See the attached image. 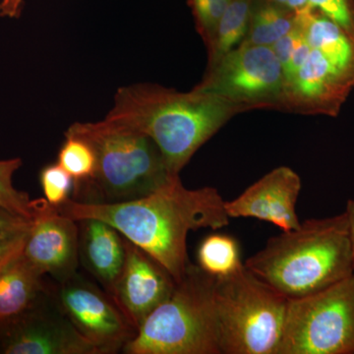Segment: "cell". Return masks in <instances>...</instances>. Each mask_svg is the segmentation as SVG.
Masks as SVG:
<instances>
[{
  "mask_svg": "<svg viewBox=\"0 0 354 354\" xmlns=\"http://www.w3.org/2000/svg\"><path fill=\"white\" fill-rule=\"evenodd\" d=\"M301 178L288 167H279L230 201L225 211L232 218H252L276 225L281 232L300 225L297 203L301 191Z\"/></svg>",
  "mask_w": 354,
  "mask_h": 354,
  "instance_id": "cell-14",
  "label": "cell"
},
{
  "mask_svg": "<svg viewBox=\"0 0 354 354\" xmlns=\"http://www.w3.org/2000/svg\"><path fill=\"white\" fill-rule=\"evenodd\" d=\"M265 1L285 7V8L290 9V10L297 14L304 12L307 9L311 8L308 0H265Z\"/></svg>",
  "mask_w": 354,
  "mask_h": 354,
  "instance_id": "cell-29",
  "label": "cell"
},
{
  "mask_svg": "<svg viewBox=\"0 0 354 354\" xmlns=\"http://www.w3.org/2000/svg\"><path fill=\"white\" fill-rule=\"evenodd\" d=\"M244 266L288 298L325 290L353 274L346 213L310 218L271 237Z\"/></svg>",
  "mask_w": 354,
  "mask_h": 354,
  "instance_id": "cell-3",
  "label": "cell"
},
{
  "mask_svg": "<svg viewBox=\"0 0 354 354\" xmlns=\"http://www.w3.org/2000/svg\"><path fill=\"white\" fill-rule=\"evenodd\" d=\"M301 36L302 32L300 30L299 26L297 25H297H295V27L288 34H286L285 37H283L278 41L272 44L271 48L274 51V55H276V57H278L283 71H285L288 64H290L293 51H295V46H297L298 41H299Z\"/></svg>",
  "mask_w": 354,
  "mask_h": 354,
  "instance_id": "cell-26",
  "label": "cell"
},
{
  "mask_svg": "<svg viewBox=\"0 0 354 354\" xmlns=\"http://www.w3.org/2000/svg\"><path fill=\"white\" fill-rule=\"evenodd\" d=\"M57 164L73 177L74 185L90 181L95 176L97 160L86 140L65 133V141L57 155Z\"/></svg>",
  "mask_w": 354,
  "mask_h": 354,
  "instance_id": "cell-22",
  "label": "cell"
},
{
  "mask_svg": "<svg viewBox=\"0 0 354 354\" xmlns=\"http://www.w3.org/2000/svg\"><path fill=\"white\" fill-rule=\"evenodd\" d=\"M32 221L0 207V266L24 247Z\"/></svg>",
  "mask_w": 354,
  "mask_h": 354,
  "instance_id": "cell-23",
  "label": "cell"
},
{
  "mask_svg": "<svg viewBox=\"0 0 354 354\" xmlns=\"http://www.w3.org/2000/svg\"><path fill=\"white\" fill-rule=\"evenodd\" d=\"M354 88V77L312 50L304 64L286 81L281 111L335 116Z\"/></svg>",
  "mask_w": 354,
  "mask_h": 354,
  "instance_id": "cell-11",
  "label": "cell"
},
{
  "mask_svg": "<svg viewBox=\"0 0 354 354\" xmlns=\"http://www.w3.org/2000/svg\"><path fill=\"white\" fill-rule=\"evenodd\" d=\"M44 276L26 258L23 248L0 266V323L21 315L36 304L48 290Z\"/></svg>",
  "mask_w": 354,
  "mask_h": 354,
  "instance_id": "cell-16",
  "label": "cell"
},
{
  "mask_svg": "<svg viewBox=\"0 0 354 354\" xmlns=\"http://www.w3.org/2000/svg\"><path fill=\"white\" fill-rule=\"evenodd\" d=\"M44 199L55 208L71 199L74 179L59 164L46 165L39 174Z\"/></svg>",
  "mask_w": 354,
  "mask_h": 354,
  "instance_id": "cell-24",
  "label": "cell"
},
{
  "mask_svg": "<svg viewBox=\"0 0 354 354\" xmlns=\"http://www.w3.org/2000/svg\"><path fill=\"white\" fill-rule=\"evenodd\" d=\"M346 218L348 221L349 237H351V255H353V274H354V199L348 200L346 203Z\"/></svg>",
  "mask_w": 354,
  "mask_h": 354,
  "instance_id": "cell-30",
  "label": "cell"
},
{
  "mask_svg": "<svg viewBox=\"0 0 354 354\" xmlns=\"http://www.w3.org/2000/svg\"><path fill=\"white\" fill-rule=\"evenodd\" d=\"M277 354H354V274L288 299Z\"/></svg>",
  "mask_w": 354,
  "mask_h": 354,
  "instance_id": "cell-7",
  "label": "cell"
},
{
  "mask_svg": "<svg viewBox=\"0 0 354 354\" xmlns=\"http://www.w3.org/2000/svg\"><path fill=\"white\" fill-rule=\"evenodd\" d=\"M308 3L354 38V0H308Z\"/></svg>",
  "mask_w": 354,
  "mask_h": 354,
  "instance_id": "cell-25",
  "label": "cell"
},
{
  "mask_svg": "<svg viewBox=\"0 0 354 354\" xmlns=\"http://www.w3.org/2000/svg\"><path fill=\"white\" fill-rule=\"evenodd\" d=\"M312 48H310L309 44L307 43L306 39L304 38V32H302V36L300 37L299 41H298L297 46H295V50L293 51L290 64H288V67H286L285 71H283L286 82L290 80L291 77L297 73V70L304 64Z\"/></svg>",
  "mask_w": 354,
  "mask_h": 354,
  "instance_id": "cell-27",
  "label": "cell"
},
{
  "mask_svg": "<svg viewBox=\"0 0 354 354\" xmlns=\"http://www.w3.org/2000/svg\"><path fill=\"white\" fill-rule=\"evenodd\" d=\"M297 17L310 48L320 51L330 64L354 77L353 37L316 9H307Z\"/></svg>",
  "mask_w": 354,
  "mask_h": 354,
  "instance_id": "cell-17",
  "label": "cell"
},
{
  "mask_svg": "<svg viewBox=\"0 0 354 354\" xmlns=\"http://www.w3.org/2000/svg\"><path fill=\"white\" fill-rule=\"evenodd\" d=\"M78 221L97 218L157 260L178 283L185 274L190 232L218 230L230 225L225 201L213 187L188 189L180 177L169 180L147 196L127 202H80L70 199L57 208Z\"/></svg>",
  "mask_w": 354,
  "mask_h": 354,
  "instance_id": "cell-1",
  "label": "cell"
},
{
  "mask_svg": "<svg viewBox=\"0 0 354 354\" xmlns=\"http://www.w3.org/2000/svg\"><path fill=\"white\" fill-rule=\"evenodd\" d=\"M65 315L101 354L122 351L137 329L109 293L75 272L53 291Z\"/></svg>",
  "mask_w": 354,
  "mask_h": 354,
  "instance_id": "cell-9",
  "label": "cell"
},
{
  "mask_svg": "<svg viewBox=\"0 0 354 354\" xmlns=\"http://www.w3.org/2000/svg\"><path fill=\"white\" fill-rule=\"evenodd\" d=\"M23 10V0H1L0 17L18 18Z\"/></svg>",
  "mask_w": 354,
  "mask_h": 354,
  "instance_id": "cell-28",
  "label": "cell"
},
{
  "mask_svg": "<svg viewBox=\"0 0 354 354\" xmlns=\"http://www.w3.org/2000/svg\"><path fill=\"white\" fill-rule=\"evenodd\" d=\"M283 67L271 46L242 43L207 69L196 90L221 97L243 111H281L285 95Z\"/></svg>",
  "mask_w": 354,
  "mask_h": 354,
  "instance_id": "cell-8",
  "label": "cell"
},
{
  "mask_svg": "<svg viewBox=\"0 0 354 354\" xmlns=\"http://www.w3.org/2000/svg\"><path fill=\"white\" fill-rule=\"evenodd\" d=\"M66 133L86 140L97 160L94 177L74 185L75 201H131L151 194L174 177L152 140L120 123L108 118L76 122Z\"/></svg>",
  "mask_w": 354,
  "mask_h": 354,
  "instance_id": "cell-4",
  "label": "cell"
},
{
  "mask_svg": "<svg viewBox=\"0 0 354 354\" xmlns=\"http://www.w3.org/2000/svg\"><path fill=\"white\" fill-rule=\"evenodd\" d=\"M0 353L101 354L70 322L48 290L24 313L0 323Z\"/></svg>",
  "mask_w": 354,
  "mask_h": 354,
  "instance_id": "cell-10",
  "label": "cell"
},
{
  "mask_svg": "<svg viewBox=\"0 0 354 354\" xmlns=\"http://www.w3.org/2000/svg\"><path fill=\"white\" fill-rule=\"evenodd\" d=\"M215 285V277L189 263L171 295L147 317L123 353L221 354Z\"/></svg>",
  "mask_w": 354,
  "mask_h": 354,
  "instance_id": "cell-5",
  "label": "cell"
},
{
  "mask_svg": "<svg viewBox=\"0 0 354 354\" xmlns=\"http://www.w3.org/2000/svg\"><path fill=\"white\" fill-rule=\"evenodd\" d=\"M297 14L265 0H255L243 43L271 46L297 25Z\"/></svg>",
  "mask_w": 354,
  "mask_h": 354,
  "instance_id": "cell-18",
  "label": "cell"
},
{
  "mask_svg": "<svg viewBox=\"0 0 354 354\" xmlns=\"http://www.w3.org/2000/svg\"><path fill=\"white\" fill-rule=\"evenodd\" d=\"M77 223L79 258L111 295L124 265V237L111 225L97 218H84Z\"/></svg>",
  "mask_w": 354,
  "mask_h": 354,
  "instance_id": "cell-15",
  "label": "cell"
},
{
  "mask_svg": "<svg viewBox=\"0 0 354 354\" xmlns=\"http://www.w3.org/2000/svg\"><path fill=\"white\" fill-rule=\"evenodd\" d=\"M241 113L239 106L195 88L183 93L144 83L118 88L106 118L149 137L169 174L179 176L193 155Z\"/></svg>",
  "mask_w": 354,
  "mask_h": 354,
  "instance_id": "cell-2",
  "label": "cell"
},
{
  "mask_svg": "<svg viewBox=\"0 0 354 354\" xmlns=\"http://www.w3.org/2000/svg\"><path fill=\"white\" fill-rule=\"evenodd\" d=\"M21 165V158L0 160V207L32 220L44 208L46 200H32L27 193L14 187L13 176Z\"/></svg>",
  "mask_w": 354,
  "mask_h": 354,
  "instance_id": "cell-21",
  "label": "cell"
},
{
  "mask_svg": "<svg viewBox=\"0 0 354 354\" xmlns=\"http://www.w3.org/2000/svg\"><path fill=\"white\" fill-rule=\"evenodd\" d=\"M288 298L242 264L216 278V332L221 354H277Z\"/></svg>",
  "mask_w": 354,
  "mask_h": 354,
  "instance_id": "cell-6",
  "label": "cell"
},
{
  "mask_svg": "<svg viewBox=\"0 0 354 354\" xmlns=\"http://www.w3.org/2000/svg\"><path fill=\"white\" fill-rule=\"evenodd\" d=\"M23 253L41 274L62 283L78 268V223L46 202L32 221Z\"/></svg>",
  "mask_w": 354,
  "mask_h": 354,
  "instance_id": "cell-13",
  "label": "cell"
},
{
  "mask_svg": "<svg viewBox=\"0 0 354 354\" xmlns=\"http://www.w3.org/2000/svg\"><path fill=\"white\" fill-rule=\"evenodd\" d=\"M125 261L111 297L138 330L171 295L176 281L152 256L124 237Z\"/></svg>",
  "mask_w": 354,
  "mask_h": 354,
  "instance_id": "cell-12",
  "label": "cell"
},
{
  "mask_svg": "<svg viewBox=\"0 0 354 354\" xmlns=\"http://www.w3.org/2000/svg\"><path fill=\"white\" fill-rule=\"evenodd\" d=\"M255 0H232L218 23L211 43L208 67L216 64L245 39Z\"/></svg>",
  "mask_w": 354,
  "mask_h": 354,
  "instance_id": "cell-19",
  "label": "cell"
},
{
  "mask_svg": "<svg viewBox=\"0 0 354 354\" xmlns=\"http://www.w3.org/2000/svg\"><path fill=\"white\" fill-rule=\"evenodd\" d=\"M198 266L215 278L236 271L241 262L239 246L232 236L211 234L203 239L197 252Z\"/></svg>",
  "mask_w": 354,
  "mask_h": 354,
  "instance_id": "cell-20",
  "label": "cell"
}]
</instances>
